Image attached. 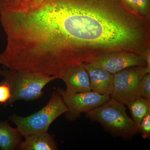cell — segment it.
<instances>
[{
	"instance_id": "5b68a950",
	"label": "cell",
	"mask_w": 150,
	"mask_h": 150,
	"mask_svg": "<svg viewBox=\"0 0 150 150\" xmlns=\"http://www.w3.org/2000/svg\"><path fill=\"white\" fill-rule=\"evenodd\" d=\"M147 73L146 67H133L114 74L110 97L125 105L139 97L140 83Z\"/></svg>"
},
{
	"instance_id": "52a82bcc",
	"label": "cell",
	"mask_w": 150,
	"mask_h": 150,
	"mask_svg": "<svg viewBox=\"0 0 150 150\" xmlns=\"http://www.w3.org/2000/svg\"><path fill=\"white\" fill-rule=\"evenodd\" d=\"M88 64L113 74L129 67L146 66L144 56L128 51H115L103 54Z\"/></svg>"
},
{
	"instance_id": "e0dca14e",
	"label": "cell",
	"mask_w": 150,
	"mask_h": 150,
	"mask_svg": "<svg viewBox=\"0 0 150 150\" xmlns=\"http://www.w3.org/2000/svg\"><path fill=\"white\" fill-rule=\"evenodd\" d=\"M122 1H123L124 4L132 11L134 12L135 13L139 14L135 0H122Z\"/></svg>"
},
{
	"instance_id": "9a60e30c",
	"label": "cell",
	"mask_w": 150,
	"mask_h": 150,
	"mask_svg": "<svg viewBox=\"0 0 150 150\" xmlns=\"http://www.w3.org/2000/svg\"><path fill=\"white\" fill-rule=\"evenodd\" d=\"M139 132L144 139L150 138V112L142 119L138 125Z\"/></svg>"
},
{
	"instance_id": "6da1fadb",
	"label": "cell",
	"mask_w": 150,
	"mask_h": 150,
	"mask_svg": "<svg viewBox=\"0 0 150 150\" xmlns=\"http://www.w3.org/2000/svg\"><path fill=\"white\" fill-rule=\"evenodd\" d=\"M43 27L53 56L66 69L110 52L143 56L150 48V19L122 0H50Z\"/></svg>"
},
{
	"instance_id": "9c48e42d",
	"label": "cell",
	"mask_w": 150,
	"mask_h": 150,
	"mask_svg": "<svg viewBox=\"0 0 150 150\" xmlns=\"http://www.w3.org/2000/svg\"><path fill=\"white\" fill-rule=\"evenodd\" d=\"M84 65L89 77L91 91L102 95L110 96L113 86V74L88 63Z\"/></svg>"
},
{
	"instance_id": "ba28073f",
	"label": "cell",
	"mask_w": 150,
	"mask_h": 150,
	"mask_svg": "<svg viewBox=\"0 0 150 150\" xmlns=\"http://www.w3.org/2000/svg\"><path fill=\"white\" fill-rule=\"evenodd\" d=\"M83 64L70 67L65 71L61 79L66 85V91L70 93L91 91L88 73Z\"/></svg>"
},
{
	"instance_id": "277c9868",
	"label": "cell",
	"mask_w": 150,
	"mask_h": 150,
	"mask_svg": "<svg viewBox=\"0 0 150 150\" xmlns=\"http://www.w3.org/2000/svg\"><path fill=\"white\" fill-rule=\"evenodd\" d=\"M68 109L58 91L52 94L48 103L38 112L27 116L12 115L9 119L16 126L21 136L48 132L49 126Z\"/></svg>"
},
{
	"instance_id": "30bf717a",
	"label": "cell",
	"mask_w": 150,
	"mask_h": 150,
	"mask_svg": "<svg viewBox=\"0 0 150 150\" xmlns=\"http://www.w3.org/2000/svg\"><path fill=\"white\" fill-rule=\"evenodd\" d=\"M18 148L21 150H56L58 146L53 136L48 132L31 134L24 137Z\"/></svg>"
},
{
	"instance_id": "d6986e66",
	"label": "cell",
	"mask_w": 150,
	"mask_h": 150,
	"mask_svg": "<svg viewBox=\"0 0 150 150\" xmlns=\"http://www.w3.org/2000/svg\"><path fill=\"white\" fill-rule=\"evenodd\" d=\"M0 64H1V55H0ZM3 70L0 69V76H2V74Z\"/></svg>"
},
{
	"instance_id": "3957f363",
	"label": "cell",
	"mask_w": 150,
	"mask_h": 150,
	"mask_svg": "<svg viewBox=\"0 0 150 150\" xmlns=\"http://www.w3.org/2000/svg\"><path fill=\"white\" fill-rule=\"evenodd\" d=\"M2 76L10 86L11 104L17 100L28 101L40 98L43 95L44 87L58 79L43 73L21 70H3Z\"/></svg>"
},
{
	"instance_id": "8fae6325",
	"label": "cell",
	"mask_w": 150,
	"mask_h": 150,
	"mask_svg": "<svg viewBox=\"0 0 150 150\" xmlns=\"http://www.w3.org/2000/svg\"><path fill=\"white\" fill-rule=\"evenodd\" d=\"M21 135L17 129L12 128L7 121H0V149H15L19 146Z\"/></svg>"
},
{
	"instance_id": "8992f818",
	"label": "cell",
	"mask_w": 150,
	"mask_h": 150,
	"mask_svg": "<svg viewBox=\"0 0 150 150\" xmlns=\"http://www.w3.org/2000/svg\"><path fill=\"white\" fill-rule=\"evenodd\" d=\"M68 109L67 118L71 120L79 117L81 113L88 112L105 103L110 96L102 95L93 91L70 93L61 88L57 89Z\"/></svg>"
},
{
	"instance_id": "5bb4252c",
	"label": "cell",
	"mask_w": 150,
	"mask_h": 150,
	"mask_svg": "<svg viewBox=\"0 0 150 150\" xmlns=\"http://www.w3.org/2000/svg\"><path fill=\"white\" fill-rule=\"evenodd\" d=\"M139 96L150 100V73L146 74L141 81Z\"/></svg>"
},
{
	"instance_id": "7c38bea8",
	"label": "cell",
	"mask_w": 150,
	"mask_h": 150,
	"mask_svg": "<svg viewBox=\"0 0 150 150\" xmlns=\"http://www.w3.org/2000/svg\"><path fill=\"white\" fill-rule=\"evenodd\" d=\"M131 112L132 118L137 125L142 119L150 112V100L138 97L125 104Z\"/></svg>"
},
{
	"instance_id": "ac0fdd59",
	"label": "cell",
	"mask_w": 150,
	"mask_h": 150,
	"mask_svg": "<svg viewBox=\"0 0 150 150\" xmlns=\"http://www.w3.org/2000/svg\"><path fill=\"white\" fill-rule=\"evenodd\" d=\"M143 56L146 64L147 71L148 73H150V48L147 50Z\"/></svg>"
},
{
	"instance_id": "4fadbf2b",
	"label": "cell",
	"mask_w": 150,
	"mask_h": 150,
	"mask_svg": "<svg viewBox=\"0 0 150 150\" xmlns=\"http://www.w3.org/2000/svg\"><path fill=\"white\" fill-rule=\"evenodd\" d=\"M12 92L10 86L4 80L0 82V105L11 104Z\"/></svg>"
},
{
	"instance_id": "2e32d148",
	"label": "cell",
	"mask_w": 150,
	"mask_h": 150,
	"mask_svg": "<svg viewBox=\"0 0 150 150\" xmlns=\"http://www.w3.org/2000/svg\"><path fill=\"white\" fill-rule=\"evenodd\" d=\"M138 14L141 16L150 18V0H135Z\"/></svg>"
},
{
	"instance_id": "7a4b0ae2",
	"label": "cell",
	"mask_w": 150,
	"mask_h": 150,
	"mask_svg": "<svg viewBox=\"0 0 150 150\" xmlns=\"http://www.w3.org/2000/svg\"><path fill=\"white\" fill-rule=\"evenodd\" d=\"M86 117L99 123L114 137L131 140L139 133L138 125L127 114L125 105L110 97L103 104L86 112Z\"/></svg>"
}]
</instances>
